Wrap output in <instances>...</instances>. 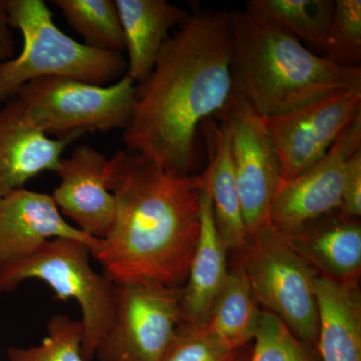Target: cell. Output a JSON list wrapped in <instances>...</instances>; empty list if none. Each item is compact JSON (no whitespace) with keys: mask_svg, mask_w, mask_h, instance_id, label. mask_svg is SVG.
I'll return each mask as SVG.
<instances>
[{"mask_svg":"<svg viewBox=\"0 0 361 361\" xmlns=\"http://www.w3.org/2000/svg\"><path fill=\"white\" fill-rule=\"evenodd\" d=\"M232 49L230 13L193 9L137 85L125 149L168 174L194 175L202 123L222 111L234 90Z\"/></svg>","mask_w":361,"mask_h":361,"instance_id":"6da1fadb","label":"cell"},{"mask_svg":"<svg viewBox=\"0 0 361 361\" xmlns=\"http://www.w3.org/2000/svg\"><path fill=\"white\" fill-rule=\"evenodd\" d=\"M115 197L110 232L92 252L113 283L180 290L186 283L201 227L205 176L177 177L126 149L106 165Z\"/></svg>","mask_w":361,"mask_h":361,"instance_id":"7a4b0ae2","label":"cell"},{"mask_svg":"<svg viewBox=\"0 0 361 361\" xmlns=\"http://www.w3.org/2000/svg\"><path fill=\"white\" fill-rule=\"evenodd\" d=\"M234 90L263 118L361 87V68L308 51L283 28L249 11L230 13Z\"/></svg>","mask_w":361,"mask_h":361,"instance_id":"3957f363","label":"cell"},{"mask_svg":"<svg viewBox=\"0 0 361 361\" xmlns=\"http://www.w3.org/2000/svg\"><path fill=\"white\" fill-rule=\"evenodd\" d=\"M11 30H20L23 47L0 63V103L14 99L21 87L39 78H68L97 85L118 82L127 71L123 52L99 51L61 32L44 0H7Z\"/></svg>","mask_w":361,"mask_h":361,"instance_id":"277c9868","label":"cell"},{"mask_svg":"<svg viewBox=\"0 0 361 361\" xmlns=\"http://www.w3.org/2000/svg\"><path fill=\"white\" fill-rule=\"evenodd\" d=\"M89 246L75 240L52 239L21 260L0 266V294L16 291L27 280L44 282L61 300L75 299L82 312V353L92 361L110 325L115 283L90 263Z\"/></svg>","mask_w":361,"mask_h":361,"instance_id":"5b68a950","label":"cell"},{"mask_svg":"<svg viewBox=\"0 0 361 361\" xmlns=\"http://www.w3.org/2000/svg\"><path fill=\"white\" fill-rule=\"evenodd\" d=\"M16 97L45 134L77 140L85 133L125 130L137 103V85L126 75L106 85L49 77L27 82Z\"/></svg>","mask_w":361,"mask_h":361,"instance_id":"8992f818","label":"cell"},{"mask_svg":"<svg viewBox=\"0 0 361 361\" xmlns=\"http://www.w3.org/2000/svg\"><path fill=\"white\" fill-rule=\"evenodd\" d=\"M240 253L257 302L276 315L305 345L318 337L317 273L271 227L253 235Z\"/></svg>","mask_w":361,"mask_h":361,"instance_id":"52a82bcc","label":"cell"},{"mask_svg":"<svg viewBox=\"0 0 361 361\" xmlns=\"http://www.w3.org/2000/svg\"><path fill=\"white\" fill-rule=\"evenodd\" d=\"M183 325L180 290L115 284L110 325L96 349L99 361H163Z\"/></svg>","mask_w":361,"mask_h":361,"instance_id":"ba28073f","label":"cell"},{"mask_svg":"<svg viewBox=\"0 0 361 361\" xmlns=\"http://www.w3.org/2000/svg\"><path fill=\"white\" fill-rule=\"evenodd\" d=\"M229 133L233 168L249 237L270 227L281 171L264 118L236 90L215 116Z\"/></svg>","mask_w":361,"mask_h":361,"instance_id":"9c48e42d","label":"cell"},{"mask_svg":"<svg viewBox=\"0 0 361 361\" xmlns=\"http://www.w3.org/2000/svg\"><path fill=\"white\" fill-rule=\"evenodd\" d=\"M360 113L361 87H355L264 118L279 161L281 182L294 179L319 161Z\"/></svg>","mask_w":361,"mask_h":361,"instance_id":"30bf717a","label":"cell"},{"mask_svg":"<svg viewBox=\"0 0 361 361\" xmlns=\"http://www.w3.org/2000/svg\"><path fill=\"white\" fill-rule=\"evenodd\" d=\"M361 149V113L348 123L327 153L288 182L280 183L270 209V227L282 236L341 205L346 164Z\"/></svg>","mask_w":361,"mask_h":361,"instance_id":"8fae6325","label":"cell"},{"mask_svg":"<svg viewBox=\"0 0 361 361\" xmlns=\"http://www.w3.org/2000/svg\"><path fill=\"white\" fill-rule=\"evenodd\" d=\"M106 159L89 145H78L61 159L56 175L61 183L52 198L63 217L92 238L110 232L116 212L115 197L108 187Z\"/></svg>","mask_w":361,"mask_h":361,"instance_id":"7c38bea8","label":"cell"},{"mask_svg":"<svg viewBox=\"0 0 361 361\" xmlns=\"http://www.w3.org/2000/svg\"><path fill=\"white\" fill-rule=\"evenodd\" d=\"M58 238L82 242L92 252L101 241L68 223L51 195L23 188L0 199V266L28 257Z\"/></svg>","mask_w":361,"mask_h":361,"instance_id":"4fadbf2b","label":"cell"},{"mask_svg":"<svg viewBox=\"0 0 361 361\" xmlns=\"http://www.w3.org/2000/svg\"><path fill=\"white\" fill-rule=\"evenodd\" d=\"M73 141L42 132L18 97L7 102L0 111V199L42 173L58 172L63 152Z\"/></svg>","mask_w":361,"mask_h":361,"instance_id":"5bb4252c","label":"cell"},{"mask_svg":"<svg viewBox=\"0 0 361 361\" xmlns=\"http://www.w3.org/2000/svg\"><path fill=\"white\" fill-rule=\"evenodd\" d=\"M283 237L322 276L357 281L361 269L360 219L345 217L337 210Z\"/></svg>","mask_w":361,"mask_h":361,"instance_id":"9a60e30c","label":"cell"},{"mask_svg":"<svg viewBox=\"0 0 361 361\" xmlns=\"http://www.w3.org/2000/svg\"><path fill=\"white\" fill-rule=\"evenodd\" d=\"M201 194V227L198 242L190 264L186 283L180 289L183 324L201 327L206 324L216 299L219 296L229 270L227 259L214 224L208 178Z\"/></svg>","mask_w":361,"mask_h":361,"instance_id":"2e32d148","label":"cell"},{"mask_svg":"<svg viewBox=\"0 0 361 361\" xmlns=\"http://www.w3.org/2000/svg\"><path fill=\"white\" fill-rule=\"evenodd\" d=\"M128 51V75L135 85L151 75L170 32L179 27L189 11L167 0H115Z\"/></svg>","mask_w":361,"mask_h":361,"instance_id":"e0dca14e","label":"cell"},{"mask_svg":"<svg viewBox=\"0 0 361 361\" xmlns=\"http://www.w3.org/2000/svg\"><path fill=\"white\" fill-rule=\"evenodd\" d=\"M200 130L208 153L205 171L216 231L226 251L240 252L249 235L235 179L229 133L225 123L213 116L202 123Z\"/></svg>","mask_w":361,"mask_h":361,"instance_id":"ac0fdd59","label":"cell"},{"mask_svg":"<svg viewBox=\"0 0 361 361\" xmlns=\"http://www.w3.org/2000/svg\"><path fill=\"white\" fill-rule=\"evenodd\" d=\"M317 344L322 361H361V295L357 281L317 275Z\"/></svg>","mask_w":361,"mask_h":361,"instance_id":"d6986e66","label":"cell"},{"mask_svg":"<svg viewBox=\"0 0 361 361\" xmlns=\"http://www.w3.org/2000/svg\"><path fill=\"white\" fill-rule=\"evenodd\" d=\"M261 312L245 271L237 265L228 273L208 320L201 327L224 348L241 349L253 341Z\"/></svg>","mask_w":361,"mask_h":361,"instance_id":"ffe728a7","label":"cell"},{"mask_svg":"<svg viewBox=\"0 0 361 361\" xmlns=\"http://www.w3.org/2000/svg\"><path fill=\"white\" fill-rule=\"evenodd\" d=\"M332 0H251L246 11L325 51L334 16Z\"/></svg>","mask_w":361,"mask_h":361,"instance_id":"44dd1931","label":"cell"},{"mask_svg":"<svg viewBox=\"0 0 361 361\" xmlns=\"http://www.w3.org/2000/svg\"><path fill=\"white\" fill-rule=\"evenodd\" d=\"M85 45L99 51L123 52L125 37L115 0H54Z\"/></svg>","mask_w":361,"mask_h":361,"instance_id":"7402d4cb","label":"cell"},{"mask_svg":"<svg viewBox=\"0 0 361 361\" xmlns=\"http://www.w3.org/2000/svg\"><path fill=\"white\" fill-rule=\"evenodd\" d=\"M82 327L68 315L52 316L47 336L37 345L7 348V361H85L82 353Z\"/></svg>","mask_w":361,"mask_h":361,"instance_id":"603a6c76","label":"cell"},{"mask_svg":"<svg viewBox=\"0 0 361 361\" xmlns=\"http://www.w3.org/2000/svg\"><path fill=\"white\" fill-rule=\"evenodd\" d=\"M325 58L342 66H357L361 59V1L337 0Z\"/></svg>","mask_w":361,"mask_h":361,"instance_id":"cb8c5ba5","label":"cell"},{"mask_svg":"<svg viewBox=\"0 0 361 361\" xmlns=\"http://www.w3.org/2000/svg\"><path fill=\"white\" fill-rule=\"evenodd\" d=\"M253 341L251 361H315L308 346L268 311L261 312Z\"/></svg>","mask_w":361,"mask_h":361,"instance_id":"d4e9b609","label":"cell"},{"mask_svg":"<svg viewBox=\"0 0 361 361\" xmlns=\"http://www.w3.org/2000/svg\"><path fill=\"white\" fill-rule=\"evenodd\" d=\"M241 349L226 348L202 327L183 324L163 361H240Z\"/></svg>","mask_w":361,"mask_h":361,"instance_id":"484cf974","label":"cell"},{"mask_svg":"<svg viewBox=\"0 0 361 361\" xmlns=\"http://www.w3.org/2000/svg\"><path fill=\"white\" fill-rule=\"evenodd\" d=\"M339 212L345 217L360 219L361 216V149L346 164Z\"/></svg>","mask_w":361,"mask_h":361,"instance_id":"4316f807","label":"cell"},{"mask_svg":"<svg viewBox=\"0 0 361 361\" xmlns=\"http://www.w3.org/2000/svg\"><path fill=\"white\" fill-rule=\"evenodd\" d=\"M7 0H0V63L13 59L16 56V44L8 23Z\"/></svg>","mask_w":361,"mask_h":361,"instance_id":"83f0119b","label":"cell"}]
</instances>
